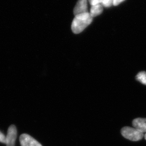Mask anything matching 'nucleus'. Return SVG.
<instances>
[{
	"label": "nucleus",
	"instance_id": "9b49d317",
	"mask_svg": "<svg viewBox=\"0 0 146 146\" xmlns=\"http://www.w3.org/2000/svg\"><path fill=\"white\" fill-rule=\"evenodd\" d=\"M90 4L92 5H94L96 4L101 3L102 0H88Z\"/></svg>",
	"mask_w": 146,
	"mask_h": 146
},
{
	"label": "nucleus",
	"instance_id": "f257e3e1",
	"mask_svg": "<svg viewBox=\"0 0 146 146\" xmlns=\"http://www.w3.org/2000/svg\"><path fill=\"white\" fill-rule=\"evenodd\" d=\"M93 21V17L88 12L76 15L72 22L71 29L74 34L82 33Z\"/></svg>",
	"mask_w": 146,
	"mask_h": 146
},
{
	"label": "nucleus",
	"instance_id": "0eeeda50",
	"mask_svg": "<svg viewBox=\"0 0 146 146\" xmlns=\"http://www.w3.org/2000/svg\"><path fill=\"white\" fill-rule=\"evenodd\" d=\"M103 11V6L102 3L96 4L92 6L90 14L92 17H94L99 15L101 14Z\"/></svg>",
	"mask_w": 146,
	"mask_h": 146
},
{
	"label": "nucleus",
	"instance_id": "7ed1b4c3",
	"mask_svg": "<svg viewBox=\"0 0 146 146\" xmlns=\"http://www.w3.org/2000/svg\"><path fill=\"white\" fill-rule=\"evenodd\" d=\"M17 131L16 127L14 125L9 127L7 131L6 144L7 146H14L17 138Z\"/></svg>",
	"mask_w": 146,
	"mask_h": 146
},
{
	"label": "nucleus",
	"instance_id": "6e6552de",
	"mask_svg": "<svg viewBox=\"0 0 146 146\" xmlns=\"http://www.w3.org/2000/svg\"><path fill=\"white\" fill-rule=\"evenodd\" d=\"M135 78L138 81L146 86V71H141L138 73L135 76Z\"/></svg>",
	"mask_w": 146,
	"mask_h": 146
},
{
	"label": "nucleus",
	"instance_id": "39448f33",
	"mask_svg": "<svg viewBox=\"0 0 146 146\" xmlns=\"http://www.w3.org/2000/svg\"><path fill=\"white\" fill-rule=\"evenodd\" d=\"M87 12V0H78L74 10V15H77Z\"/></svg>",
	"mask_w": 146,
	"mask_h": 146
},
{
	"label": "nucleus",
	"instance_id": "20e7f679",
	"mask_svg": "<svg viewBox=\"0 0 146 146\" xmlns=\"http://www.w3.org/2000/svg\"><path fill=\"white\" fill-rule=\"evenodd\" d=\"M21 146H42L39 142L27 134H23L20 137Z\"/></svg>",
	"mask_w": 146,
	"mask_h": 146
},
{
	"label": "nucleus",
	"instance_id": "1a4fd4ad",
	"mask_svg": "<svg viewBox=\"0 0 146 146\" xmlns=\"http://www.w3.org/2000/svg\"><path fill=\"white\" fill-rule=\"evenodd\" d=\"M113 0H102V4L105 7H111L113 4Z\"/></svg>",
	"mask_w": 146,
	"mask_h": 146
},
{
	"label": "nucleus",
	"instance_id": "ddd939ff",
	"mask_svg": "<svg viewBox=\"0 0 146 146\" xmlns=\"http://www.w3.org/2000/svg\"><path fill=\"white\" fill-rule=\"evenodd\" d=\"M144 137H145V139L146 140V133L145 134V135H144Z\"/></svg>",
	"mask_w": 146,
	"mask_h": 146
},
{
	"label": "nucleus",
	"instance_id": "423d86ee",
	"mask_svg": "<svg viewBox=\"0 0 146 146\" xmlns=\"http://www.w3.org/2000/svg\"><path fill=\"white\" fill-rule=\"evenodd\" d=\"M132 126L139 131L146 133V118H136L132 121Z\"/></svg>",
	"mask_w": 146,
	"mask_h": 146
},
{
	"label": "nucleus",
	"instance_id": "f8f14e48",
	"mask_svg": "<svg viewBox=\"0 0 146 146\" xmlns=\"http://www.w3.org/2000/svg\"><path fill=\"white\" fill-rule=\"evenodd\" d=\"M123 1H124V0H113V4L115 6L118 5Z\"/></svg>",
	"mask_w": 146,
	"mask_h": 146
},
{
	"label": "nucleus",
	"instance_id": "f03ea898",
	"mask_svg": "<svg viewBox=\"0 0 146 146\" xmlns=\"http://www.w3.org/2000/svg\"><path fill=\"white\" fill-rule=\"evenodd\" d=\"M121 134L124 138L132 141H138L142 139L144 136L143 133L134 128L124 127L121 129Z\"/></svg>",
	"mask_w": 146,
	"mask_h": 146
},
{
	"label": "nucleus",
	"instance_id": "9d476101",
	"mask_svg": "<svg viewBox=\"0 0 146 146\" xmlns=\"http://www.w3.org/2000/svg\"><path fill=\"white\" fill-rule=\"evenodd\" d=\"M6 137L0 131V142L6 144Z\"/></svg>",
	"mask_w": 146,
	"mask_h": 146
}]
</instances>
